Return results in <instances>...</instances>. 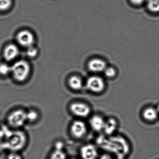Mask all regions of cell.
I'll return each mask as SVG.
<instances>
[{
    "label": "cell",
    "mask_w": 159,
    "mask_h": 159,
    "mask_svg": "<svg viewBox=\"0 0 159 159\" xmlns=\"http://www.w3.org/2000/svg\"><path fill=\"white\" fill-rule=\"evenodd\" d=\"M130 1L134 5H139L142 4L145 0H130Z\"/></svg>",
    "instance_id": "24"
},
{
    "label": "cell",
    "mask_w": 159,
    "mask_h": 159,
    "mask_svg": "<svg viewBox=\"0 0 159 159\" xmlns=\"http://www.w3.org/2000/svg\"><path fill=\"white\" fill-rule=\"evenodd\" d=\"M70 131L72 135L77 138L83 137L87 132L86 125L80 120L74 121L70 127Z\"/></svg>",
    "instance_id": "8"
},
{
    "label": "cell",
    "mask_w": 159,
    "mask_h": 159,
    "mask_svg": "<svg viewBox=\"0 0 159 159\" xmlns=\"http://www.w3.org/2000/svg\"><path fill=\"white\" fill-rule=\"evenodd\" d=\"M104 71L105 75L108 78H112L116 75V70L112 67H107Z\"/></svg>",
    "instance_id": "22"
},
{
    "label": "cell",
    "mask_w": 159,
    "mask_h": 159,
    "mask_svg": "<svg viewBox=\"0 0 159 159\" xmlns=\"http://www.w3.org/2000/svg\"><path fill=\"white\" fill-rule=\"evenodd\" d=\"M99 159H113L112 157L109 155V154H103L101 157H100Z\"/></svg>",
    "instance_id": "25"
},
{
    "label": "cell",
    "mask_w": 159,
    "mask_h": 159,
    "mask_svg": "<svg viewBox=\"0 0 159 159\" xmlns=\"http://www.w3.org/2000/svg\"><path fill=\"white\" fill-rule=\"evenodd\" d=\"M11 5V0H0V11L8 10Z\"/></svg>",
    "instance_id": "19"
},
{
    "label": "cell",
    "mask_w": 159,
    "mask_h": 159,
    "mask_svg": "<svg viewBox=\"0 0 159 159\" xmlns=\"http://www.w3.org/2000/svg\"><path fill=\"white\" fill-rule=\"evenodd\" d=\"M69 85L73 90H80L83 87L82 80L78 76H72L69 80Z\"/></svg>",
    "instance_id": "14"
},
{
    "label": "cell",
    "mask_w": 159,
    "mask_h": 159,
    "mask_svg": "<svg viewBox=\"0 0 159 159\" xmlns=\"http://www.w3.org/2000/svg\"><path fill=\"white\" fill-rule=\"evenodd\" d=\"M30 71L29 64L26 61L21 60L17 61L13 65L11 72L16 80L23 82L28 78Z\"/></svg>",
    "instance_id": "2"
},
{
    "label": "cell",
    "mask_w": 159,
    "mask_h": 159,
    "mask_svg": "<svg viewBox=\"0 0 159 159\" xmlns=\"http://www.w3.org/2000/svg\"><path fill=\"white\" fill-rule=\"evenodd\" d=\"M16 39L20 45L27 48L33 46L35 42L34 35L30 31L27 30L20 31L17 34Z\"/></svg>",
    "instance_id": "5"
},
{
    "label": "cell",
    "mask_w": 159,
    "mask_h": 159,
    "mask_svg": "<svg viewBox=\"0 0 159 159\" xmlns=\"http://www.w3.org/2000/svg\"><path fill=\"white\" fill-rule=\"evenodd\" d=\"M86 86L91 92L100 93L105 88V83L102 78L98 76H92L87 80Z\"/></svg>",
    "instance_id": "7"
},
{
    "label": "cell",
    "mask_w": 159,
    "mask_h": 159,
    "mask_svg": "<svg viewBox=\"0 0 159 159\" xmlns=\"http://www.w3.org/2000/svg\"><path fill=\"white\" fill-rule=\"evenodd\" d=\"M70 111L75 116L81 118L87 117L91 112V109L86 104L81 102H75L70 105Z\"/></svg>",
    "instance_id": "6"
},
{
    "label": "cell",
    "mask_w": 159,
    "mask_h": 159,
    "mask_svg": "<svg viewBox=\"0 0 159 159\" xmlns=\"http://www.w3.org/2000/svg\"></svg>",
    "instance_id": "26"
},
{
    "label": "cell",
    "mask_w": 159,
    "mask_h": 159,
    "mask_svg": "<svg viewBox=\"0 0 159 159\" xmlns=\"http://www.w3.org/2000/svg\"><path fill=\"white\" fill-rule=\"evenodd\" d=\"M8 123L11 126L18 128L23 126L27 120V112L23 110L18 109L11 113L8 118Z\"/></svg>",
    "instance_id": "4"
},
{
    "label": "cell",
    "mask_w": 159,
    "mask_h": 159,
    "mask_svg": "<svg viewBox=\"0 0 159 159\" xmlns=\"http://www.w3.org/2000/svg\"><path fill=\"white\" fill-rule=\"evenodd\" d=\"M7 138V146L10 149L17 151L24 148L26 142L25 135L21 131L11 132Z\"/></svg>",
    "instance_id": "3"
},
{
    "label": "cell",
    "mask_w": 159,
    "mask_h": 159,
    "mask_svg": "<svg viewBox=\"0 0 159 159\" xmlns=\"http://www.w3.org/2000/svg\"><path fill=\"white\" fill-rule=\"evenodd\" d=\"M19 53L18 47L15 44H11L6 46L4 51V58L7 61H12L15 59Z\"/></svg>",
    "instance_id": "11"
},
{
    "label": "cell",
    "mask_w": 159,
    "mask_h": 159,
    "mask_svg": "<svg viewBox=\"0 0 159 159\" xmlns=\"http://www.w3.org/2000/svg\"><path fill=\"white\" fill-rule=\"evenodd\" d=\"M80 155L82 159H96L98 151L96 148L92 144H86L82 147Z\"/></svg>",
    "instance_id": "9"
},
{
    "label": "cell",
    "mask_w": 159,
    "mask_h": 159,
    "mask_svg": "<svg viewBox=\"0 0 159 159\" xmlns=\"http://www.w3.org/2000/svg\"><path fill=\"white\" fill-rule=\"evenodd\" d=\"M147 6L152 12H159V0H147Z\"/></svg>",
    "instance_id": "17"
},
{
    "label": "cell",
    "mask_w": 159,
    "mask_h": 159,
    "mask_svg": "<svg viewBox=\"0 0 159 159\" xmlns=\"http://www.w3.org/2000/svg\"><path fill=\"white\" fill-rule=\"evenodd\" d=\"M57 145L56 149L53 152L49 159H66V154L62 150V145L58 143Z\"/></svg>",
    "instance_id": "15"
},
{
    "label": "cell",
    "mask_w": 159,
    "mask_h": 159,
    "mask_svg": "<svg viewBox=\"0 0 159 159\" xmlns=\"http://www.w3.org/2000/svg\"><path fill=\"white\" fill-rule=\"evenodd\" d=\"M88 67L91 71L95 73L103 72L107 67L105 61L98 58L90 60L88 63Z\"/></svg>",
    "instance_id": "10"
},
{
    "label": "cell",
    "mask_w": 159,
    "mask_h": 159,
    "mask_svg": "<svg viewBox=\"0 0 159 159\" xmlns=\"http://www.w3.org/2000/svg\"><path fill=\"white\" fill-rule=\"evenodd\" d=\"M116 127L117 122L116 120L114 119H110L107 121V122H105V126L103 130H104L106 134H110L115 131Z\"/></svg>",
    "instance_id": "16"
},
{
    "label": "cell",
    "mask_w": 159,
    "mask_h": 159,
    "mask_svg": "<svg viewBox=\"0 0 159 159\" xmlns=\"http://www.w3.org/2000/svg\"><path fill=\"white\" fill-rule=\"evenodd\" d=\"M158 115V111L153 108H146L143 112V118L149 121L155 120L157 119Z\"/></svg>",
    "instance_id": "13"
},
{
    "label": "cell",
    "mask_w": 159,
    "mask_h": 159,
    "mask_svg": "<svg viewBox=\"0 0 159 159\" xmlns=\"http://www.w3.org/2000/svg\"><path fill=\"white\" fill-rule=\"evenodd\" d=\"M39 117L38 112L34 110H30L27 112V120L30 122L36 121Z\"/></svg>",
    "instance_id": "18"
},
{
    "label": "cell",
    "mask_w": 159,
    "mask_h": 159,
    "mask_svg": "<svg viewBox=\"0 0 159 159\" xmlns=\"http://www.w3.org/2000/svg\"><path fill=\"white\" fill-rule=\"evenodd\" d=\"M8 159H22V158L19 154L15 152H13L9 154Z\"/></svg>",
    "instance_id": "23"
},
{
    "label": "cell",
    "mask_w": 159,
    "mask_h": 159,
    "mask_svg": "<svg viewBox=\"0 0 159 159\" xmlns=\"http://www.w3.org/2000/svg\"><path fill=\"white\" fill-rule=\"evenodd\" d=\"M38 53V50L35 46H31L30 47L27 48V55L29 57L33 58L37 56Z\"/></svg>",
    "instance_id": "21"
},
{
    "label": "cell",
    "mask_w": 159,
    "mask_h": 159,
    "mask_svg": "<svg viewBox=\"0 0 159 159\" xmlns=\"http://www.w3.org/2000/svg\"><path fill=\"white\" fill-rule=\"evenodd\" d=\"M11 71V66L7 64H2L0 65V74L2 75H7Z\"/></svg>",
    "instance_id": "20"
},
{
    "label": "cell",
    "mask_w": 159,
    "mask_h": 159,
    "mask_svg": "<svg viewBox=\"0 0 159 159\" xmlns=\"http://www.w3.org/2000/svg\"><path fill=\"white\" fill-rule=\"evenodd\" d=\"M98 145L103 148L115 152V147H117L121 152L123 155L126 154L129 150L128 145L126 141L121 138H112L108 140H106L104 138L99 137L97 139Z\"/></svg>",
    "instance_id": "1"
},
{
    "label": "cell",
    "mask_w": 159,
    "mask_h": 159,
    "mask_svg": "<svg viewBox=\"0 0 159 159\" xmlns=\"http://www.w3.org/2000/svg\"><path fill=\"white\" fill-rule=\"evenodd\" d=\"M90 124L95 131H100L104 129L105 121L102 117L98 115H95L90 119Z\"/></svg>",
    "instance_id": "12"
}]
</instances>
